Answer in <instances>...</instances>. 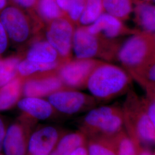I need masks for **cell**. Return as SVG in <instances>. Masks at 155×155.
<instances>
[{"label":"cell","instance_id":"cell-1","mask_svg":"<svg viewBox=\"0 0 155 155\" xmlns=\"http://www.w3.org/2000/svg\"><path fill=\"white\" fill-rule=\"evenodd\" d=\"M131 82L130 74L122 68L100 63L89 76L86 86L95 98L105 101L126 93Z\"/></svg>","mask_w":155,"mask_h":155},{"label":"cell","instance_id":"cell-2","mask_svg":"<svg viewBox=\"0 0 155 155\" xmlns=\"http://www.w3.org/2000/svg\"><path fill=\"white\" fill-rule=\"evenodd\" d=\"M115 56L132 77L155 59V47L151 35L136 31L119 42Z\"/></svg>","mask_w":155,"mask_h":155},{"label":"cell","instance_id":"cell-3","mask_svg":"<svg viewBox=\"0 0 155 155\" xmlns=\"http://www.w3.org/2000/svg\"><path fill=\"white\" fill-rule=\"evenodd\" d=\"M124 124L136 148L155 144V128L145 110L142 98L130 91L122 109Z\"/></svg>","mask_w":155,"mask_h":155},{"label":"cell","instance_id":"cell-4","mask_svg":"<svg viewBox=\"0 0 155 155\" xmlns=\"http://www.w3.org/2000/svg\"><path fill=\"white\" fill-rule=\"evenodd\" d=\"M122 110L114 106H102L90 111L82 123L81 131L87 137L114 139L123 131Z\"/></svg>","mask_w":155,"mask_h":155},{"label":"cell","instance_id":"cell-5","mask_svg":"<svg viewBox=\"0 0 155 155\" xmlns=\"http://www.w3.org/2000/svg\"><path fill=\"white\" fill-rule=\"evenodd\" d=\"M32 123L24 116L7 128L2 147L5 155H25Z\"/></svg>","mask_w":155,"mask_h":155},{"label":"cell","instance_id":"cell-6","mask_svg":"<svg viewBox=\"0 0 155 155\" xmlns=\"http://www.w3.org/2000/svg\"><path fill=\"white\" fill-rule=\"evenodd\" d=\"M0 22L5 28L9 39L20 44L28 39L30 27L25 15L18 8L6 6L0 12Z\"/></svg>","mask_w":155,"mask_h":155},{"label":"cell","instance_id":"cell-7","mask_svg":"<svg viewBox=\"0 0 155 155\" xmlns=\"http://www.w3.org/2000/svg\"><path fill=\"white\" fill-rule=\"evenodd\" d=\"M48 102L58 110L66 114H74L92 106L94 99L79 91L60 90L51 94Z\"/></svg>","mask_w":155,"mask_h":155},{"label":"cell","instance_id":"cell-8","mask_svg":"<svg viewBox=\"0 0 155 155\" xmlns=\"http://www.w3.org/2000/svg\"><path fill=\"white\" fill-rule=\"evenodd\" d=\"M73 27L67 20L58 18L53 20L47 32V41L56 50L58 54L67 57L72 47Z\"/></svg>","mask_w":155,"mask_h":155},{"label":"cell","instance_id":"cell-9","mask_svg":"<svg viewBox=\"0 0 155 155\" xmlns=\"http://www.w3.org/2000/svg\"><path fill=\"white\" fill-rule=\"evenodd\" d=\"M100 63L93 59H78L68 63L61 67L59 75L63 83L72 87L86 85L91 73Z\"/></svg>","mask_w":155,"mask_h":155},{"label":"cell","instance_id":"cell-10","mask_svg":"<svg viewBox=\"0 0 155 155\" xmlns=\"http://www.w3.org/2000/svg\"><path fill=\"white\" fill-rule=\"evenodd\" d=\"M87 27L93 35L97 36L102 35L109 40H116L121 36L131 35L136 31L127 28L121 20L107 13H102L96 21Z\"/></svg>","mask_w":155,"mask_h":155},{"label":"cell","instance_id":"cell-11","mask_svg":"<svg viewBox=\"0 0 155 155\" xmlns=\"http://www.w3.org/2000/svg\"><path fill=\"white\" fill-rule=\"evenodd\" d=\"M72 47L78 59H90L99 54L98 36L90 33L87 27L78 28L72 38Z\"/></svg>","mask_w":155,"mask_h":155},{"label":"cell","instance_id":"cell-12","mask_svg":"<svg viewBox=\"0 0 155 155\" xmlns=\"http://www.w3.org/2000/svg\"><path fill=\"white\" fill-rule=\"evenodd\" d=\"M59 133L52 127H42L31 136L28 145V155H50L59 139Z\"/></svg>","mask_w":155,"mask_h":155},{"label":"cell","instance_id":"cell-13","mask_svg":"<svg viewBox=\"0 0 155 155\" xmlns=\"http://www.w3.org/2000/svg\"><path fill=\"white\" fill-rule=\"evenodd\" d=\"M62 82L60 78L54 75L29 79L23 83L22 93L25 97L50 95L63 88Z\"/></svg>","mask_w":155,"mask_h":155},{"label":"cell","instance_id":"cell-14","mask_svg":"<svg viewBox=\"0 0 155 155\" xmlns=\"http://www.w3.org/2000/svg\"><path fill=\"white\" fill-rule=\"evenodd\" d=\"M17 105L25 116L31 119L45 120L53 112V107L48 101L37 97H25L19 100Z\"/></svg>","mask_w":155,"mask_h":155},{"label":"cell","instance_id":"cell-15","mask_svg":"<svg viewBox=\"0 0 155 155\" xmlns=\"http://www.w3.org/2000/svg\"><path fill=\"white\" fill-rule=\"evenodd\" d=\"M134 20L139 31L152 35L155 33V5L139 1L134 8Z\"/></svg>","mask_w":155,"mask_h":155},{"label":"cell","instance_id":"cell-16","mask_svg":"<svg viewBox=\"0 0 155 155\" xmlns=\"http://www.w3.org/2000/svg\"><path fill=\"white\" fill-rule=\"evenodd\" d=\"M23 79L17 76L0 89V111L13 107L19 101L22 93Z\"/></svg>","mask_w":155,"mask_h":155},{"label":"cell","instance_id":"cell-17","mask_svg":"<svg viewBox=\"0 0 155 155\" xmlns=\"http://www.w3.org/2000/svg\"><path fill=\"white\" fill-rule=\"evenodd\" d=\"M58 53L47 41L35 43L28 51L27 59L41 63H50L56 61Z\"/></svg>","mask_w":155,"mask_h":155},{"label":"cell","instance_id":"cell-18","mask_svg":"<svg viewBox=\"0 0 155 155\" xmlns=\"http://www.w3.org/2000/svg\"><path fill=\"white\" fill-rule=\"evenodd\" d=\"M87 136L82 131L63 137L50 155H70L77 148L86 145Z\"/></svg>","mask_w":155,"mask_h":155},{"label":"cell","instance_id":"cell-19","mask_svg":"<svg viewBox=\"0 0 155 155\" xmlns=\"http://www.w3.org/2000/svg\"><path fill=\"white\" fill-rule=\"evenodd\" d=\"M116 139V138H115ZM115 139L90 137L87 143L89 155H117Z\"/></svg>","mask_w":155,"mask_h":155},{"label":"cell","instance_id":"cell-20","mask_svg":"<svg viewBox=\"0 0 155 155\" xmlns=\"http://www.w3.org/2000/svg\"><path fill=\"white\" fill-rule=\"evenodd\" d=\"M107 13L121 21L127 20L132 11V0H102Z\"/></svg>","mask_w":155,"mask_h":155},{"label":"cell","instance_id":"cell-21","mask_svg":"<svg viewBox=\"0 0 155 155\" xmlns=\"http://www.w3.org/2000/svg\"><path fill=\"white\" fill-rule=\"evenodd\" d=\"M20 59L10 57L0 59V89L18 76V66Z\"/></svg>","mask_w":155,"mask_h":155},{"label":"cell","instance_id":"cell-22","mask_svg":"<svg viewBox=\"0 0 155 155\" xmlns=\"http://www.w3.org/2000/svg\"><path fill=\"white\" fill-rule=\"evenodd\" d=\"M103 10L102 0H86L84 10L79 21L83 26L90 25L103 13Z\"/></svg>","mask_w":155,"mask_h":155},{"label":"cell","instance_id":"cell-23","mask_svg":"<svg viewBox=\"0 0 155 155\" xmlns=\"http://www.w3.org/2000/svg\"><path fill=\"white\" fill-rule=\"evenodd\" d=\"M58 66L57 61L50 63H41L24 59L20 61L18 66V76L25 77L36 72L48 71L56 68Z\"/></svg>","mask_w":155,"mask_h":155},{"label":"cell","instance_id":"cell-24","mask_svg":"<svg viewBox=\"0 0 155 155\" xmlns=\"http://www.w3.org/2000/svg\"><path fill=\"white\" fill-rule=\"evenodd\" d=\"M117 155H137V148L132 140L122 131L115 139Z\"/></svg>","mask_w":155,"mask_h":155},{"label":"cell","instance_id":"cell-25","mask_svg":"<svg viewBox=\"0 0 155 155\" xmlns=\"http://www.w3.org/2000/svg\"><path fill=\"white\" fill-rule=\"evenodd\" d=\"M38 10L41 16L48 20H54L61 17V9L55 0H39Z\"/></svg>","mask_w":155,"mask_h":155},{"label":"cell","instance_id":"cell-26","mask_svg":"<svg viewBox=\"0 0 155 155\" xmlns=\"http://www.w3.org/2000/svg\"><path fill=\"white\" fill-rule=\"evenodd\" d=\"M133 78L145 89L155 86V59Z\"/></svg>","mask_w":155,"mask_h":155},{"label":"cell","instance_id":"cell-27","mask_svg":"<svg viewBox=\"0 0 155 155\" xmlns=\"http://www.w3.org/2000/svg\"><path fill=\"white\" fill-rule=\"evenodd\" d=\"M147 95L142 98L145 110L155 128V87L146 90Z\"/></svg>","mask_w":155,"mask_h":155},{"label":"cell","instance_id":"cell-28","mask_svg":"<svg viewBox=\"0 0 155 155\" xmlns=\"http://www.w3.org/2000/svg\"><path fill=\"white\" fill-rule=\"evenodd\" d=\"M86 0H71L68 13L71 20L78 21L83 13Z\"/></svg>","mask_w":155,"mask_h":155},{"label":"cell","instance_id":"cell-29","mask_svg":"<svg viewBox=\"0 0 155 155\" xmlns=\"http://www.w3.org/2000/svg\"><path fill=\"white\" fill-rule=\"evenodd\" d=\"M9 37L5 29L0 22V55L5 51L8 45Z\"/></svg>","mask_w":155,"mask_h":155},{"label":"cell","instance_id":"cell-30","mask_svg":"<svg viewBox=\"0 0 155 155\" xmlns=\"http://www.w3.org/2000/svg\"><path fill=\"white\" fill-rule=\"evenodd\" d=\"M6 130L7 127H6L5 124L0 117V152L3 147V143L5 137Z\"/></svg>","mask_w":155,"mask_h":155},{"label":"cell","instance_id":"cell-31","mask_svg":"<svg viewBox=\"0 0 155 155\" xmlns=\"http://www.w3.org/2000/svg\"><path fill=\"white\" fill-rule=\"evenodd\" d=\"M16 4L25 8H30L35 4L36 0H13Z\"/></svg>","mask_w":155,"mask_h":155},{"label":"cell","instance_id":"cell-32","mask_svg":"<svg viewBox=\"0 0 155 155\" xmlns=\"http://www.w3.org/2000/svg\"><path fill=\"white\" fill-rule=\"evenodd\" d=\"M59 8L63 11L68 12L71 0H55Z\"/></svg>","mask_w":155,"mask_h":155},{"label":"cell","instance_id":"cell-33","mask_svg":"<svg viewBox=\"0 0 155 155\" xmlns=\"http://www.w3.org/2000/svg\"><path fill=\"white\" fill-rule=\"evenodd\" d=\"M85 146L86 145H83L78 147L70 155H89L87 148H86Z\"/></svg>","mask_w":155,"mask_h":155},{"label":"cell","instance_id":"cell-34","mask_svg":"<svg viewBox=\"0 0 155 155\" xmlns=\"http://www.w3.org/2000/svg\"><path fill=\"white\" fill-rule=\"evenodd\" d=\"M137 155H155V153L152 152L150 150L140 146L137 148Z\"/></svg>","mask_w":155,"mask_h":155},{"label":"cell","instance_id":"cell-35","mask_svg":"<svg viewBox=\"0 0 155 155\" xmlns=\"http://www.w3.org/2000/svg\"><path fill=\"white\" fill-rule=\"evenodd\" d=\"M8 0H0V12L7 6Z\"/></svg>","mask_w":155,"mask_h":155},{"label":"cell","instance_id":"cell-36","mask_svg":"<svg viewBox=\"0 0 155 155\" xmlns=\"http://www.w3.org/2000/svg\"><path fill=\"white\" fill-rule=\"evenodd\" d=\"M151 37H152V41H153V45H155V33L151 35Z\"/></svg>","mask_w":155,"mask_h":155},{"label":"cell","instance_id":"cell-37","mask_svg":"<svg viewBox=\"0 0 155 155\" xmlns=\"http://www.w3.org/2000/svg\"><path fill=\"white\" fill-rule=\"evenodd\" d=\"M153 0H139L140 2H150V1H152Z\"/></svg>","mask_w":155,"mask_h":155},{"label":"cell","instance_id":"cell-38","mask_svg":"<svg viewBox=\"0 0 155 155\" xmlns=\"http://www.w3.org/2000/svg\"><path fill=\"white\" fill-rule=\"evenodd\" d=\"M0 155H1V154H0Z\"/></svg>","mask_w":155,"mask_h":155}]
</instances>
